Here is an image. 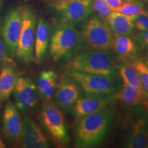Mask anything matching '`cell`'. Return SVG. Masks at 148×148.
<instances>
[{
    "mask_svg": "<svg viewBox=\"0 0 148 148\" xmlns=\"http://www.w3.org/2000/svg\"><path fill=\"white\" fill-rule=\"evenodd\" d=\"M112 115V109L106 107L79 120L75 127L76 147L89 148L100 145L106 137Z\"/></svg>",
    "mask_w": 148,
    "mask_h": 148,
    "instance_id": "6da1fadb",
    "label": "cell"
},
{
    "mask_svg": "<svg viewBox=\"0 0 148 148\" xmlns=\"http://www.w3.org/2000/svg\"><path fill=\"white\" fill-rule=\"evenodd\" d=\"M66 69L84 73L112 76L115 67L112 59L106 51L88 49L81 51L66 64Z\"/></svg>",
    "mask_w": 148,
    "mask_h": 148,
    "instance_id": "7a4b0ae2",
    "label": "cell"
},
{
    "mask_svg": "<svg viewBox=\"0 0 148 148\" xmlns=\"http://www.w3.org/2000/svg\"><path fill=\"white\" fill-rule=\"evenodd\" d=\"M40 119L53 143L58 147L69 145V136L60 108L51 100L45 99L42 103Z\"/></svg>",
    "mask_w": 148,
    "mask_h": 148,
    "instance_id": "3957f363",
    "label": "cell"
},
{
    "mask_svg": "<svg viewBox=\"0 0 148 148\" xmlns=\"http://www.w3.org/2000/svg\"><path fill=\"white\" fill-rule=\"evenodd\" d=\"M21 10L22 27L15 57L21 63L27 64L34 60L36 17L34 11L29 7H22Z\"/></svg>",
    "mask_w": 148,
    "mask_h": 148,
    "instance_id": "277c9868",
    "label": "cell"
},
{
    "mask_svg": "<svg viewBox=\"0 0 148 148\" xmlns=\"http://www.w3.org/2000/svg\"><path fill=\"white\" fill-rule=\"evenodd\" d=\"M80 34L73 23L64 19L53 31L50 42V53L57 62L66 56L78 45Z\"/></svg>",
    "mask_w": 148,
    "mask_h": 148,
    "instance_id": "5b68a950",
    "label": "cell"
},
{
    "mask_svg": "<svg viewBox=\"0 0 148 148\" xmlns=\"http://www.w3.org/2000/svg\"><path fill=\"white\" fill-rule=\"evenodd\" d=\"M64 74L71 77L88 95L103 96L114 91L112 76L66 69Z\"/></svg>",
    "mask_w": 148,
    "mask_h": 148,
    "instance_id": "8992f818",
    "label": "cell"
},
{
    "mask_svg": "<svg viewBox=\"0 0 148 148\" xmlns=\"http://www.w3.org/2000/svg\"><path fill=\"white\" fill-rule=\"evenodd\" d=\"M84 38L90 49L108 51L112 48V36L108 24L97 16L90 18L82 31Z\"/></svg>",
    "mask_w": 148,
    "mask_h": 148,
    "instance_id": "52a82bcc",
    "label": "cell"
},
{
    "mask_svg": "<svg viewBox=\"0 0 148 148\" xmlns=\"http://www.w3.org/2000/svg\"><path fill=\"white\" fill-rule=\"evenodd\" d=\"M23 120L18 109L10 101H7L2 116V132L5 140L12 145H20Z\"/></svg>",
    "mask_w": 148,
    "mask_h": 148,
    "instance_id": "ba28073f",
    "label": "cell"
},
{
    "mask_svg": "<svg viewBox=\"0 0 148 148\" xmlns=\"http://www.w3.org/2000/svg\"><path fill=\"white\" fill-rule=\"evenodd\" d=\"M21 8H14L7 12L1 27V36L6 45L9 56L12 58L16 56L18 38L22 27Z\"/></svg>",
    "mask_w": 148,
    "mask_h": 148,
    "instance_id": "9c48e42d",
    "label": "cell"
},
{
    "mask_svg": "<svg viewBox=\"0 0 148 148\" xmlns=\"http://www.w3.org/2000/svg\"><path fill=\"white\" fill-rule=\"evenodd\" d=\"M12 92L15 106L18 110H31L38 103L36 86L30 77L18 76Z\"/></svg>",
    "mask_w": 148,
    "mask_h": 148,
    "instance_id": "30bf717a",
    "label": "cell"
},
{
    "mask_svg": "<svg viewBox=\"0 0 148 148\" xmlns=\"http://www.w3.org/2000/svg\"><path fill=\"white\" fill-rule=\"evenodd\" d=\"M91 0H56L53 7L71 23L84 20L90 12Z\"/></svg>",
    "mask_w": 148,
    "mask_h": 148,
    "instance_id": "8fae6325",
    "label": "cell"
},
{
    "mask_svg": "<svg viewBox=\"0 0 148 148\" xmlns=\"http://www.w3.org/2000/svg\"><path fill=\"white\" fill-rule=\"evenodd\" d=\"M79 94L77 83L66 74H61L54 95L56 104L62 110L69 111L79 98Z\"/></svg>",
    "mask_w": 148,
    "mask_h": 148,
    "instance_id": "7c38bea8",
    "label": "cell"
},
{
    "mask_svg": "<svg viewBox=\"0 0 148 148\" xmlns=\"http://www.w3.org/2000/svg\"><path fill=\"white\" fill-rule=\"evenodd\" d=\"M21 144L24 148H47L49 143L45 133L28 116H24Z\"/></svg>",
    "mask_w": 148,
    "mask_h": 148,
    "instance_id": "4fadbf2b",
    "label": "cell"
},
{
    "mask_svg": "<svg viewBox=\"0 0 148 148\" xmlns=\"http://www.w3.org/2000/svg\"><path fill=\"white\" fill-rule=\"evenodd\" d=\"M110 101V98L98 95L79 98L73 106L75 124L84 116L105 108Z\"/></svg>",
    "mask_w": 148,
    "mask_h": 148,
    "instance_id": "5bb4252c",
    "label": "cell"
},
{
    "mask_svg": "<svg viewBox=\"0 0 148 148\" xmlns=\"http://www.w3.org/2000/svg\"><path fill=\"white\" fill-rule=\"evenodd\" d=\"M124 146L127 148L148 147V121L139 117L132 123Z\"/></svg>",
    "mask_w": 148,
    "mask_h": 148,
    "instance_id": "9a60e30c",
    "label": "cell"
},
{
    "mask_svg": "<svg viewBox=\"0 0 148 148\" xmlns=\"http://www.w3.org/2000/svg\"><path fill=\"white\" fill-rule=\"evenodd\" d=\"M18 77L15 62L3 66L0 70V101L8 100Z\"/></svg>",
    "mask_w": 148,
    "mask_h": 148,
    "instance_id": "2e32d148",
    "label": "cell"
},
{
    "mask_svg": "<svg viewBox=\"0 0 148 148\" xmlns=\"http://www.w3.org/2000/svg\"><path fill=\"white\" fill-rule=\"evenodd\" d=\"M49 40V27L43 17L38 18L36 24L34 42V59L37 63L41 62L47 53Z\"/></svg>",
    "mask_w": 148,
    "mask_h": 148,
    "instance_id": "e0dca14e",
    "label": "cell"
},
{
    "mask_svg": "<svg viewBox=\"0 0 148 148\" xmlns=\"http://www.w3.org/2000/svg\"><path fill=\"white\" fill-rule=\"evenodd\" d=\"M136 15H128L112 10L108 18V24L114 34L129 36L134 29Z\"/></svg>",
    "mask_w": 148,
    "mask_h": 148,
    "instance_id": "ac0fdd59",
    "label": "cell"
},
{
    "mask_svg": "<svg viewBox=\"0 0 148 148\" xmlns=\"http://www.w3.org/2000/svg\"><path fill=\"white\" fill-rule=\"evenodd\" d=\"M58 79L57 73L52 70L40 72L37 79V88L42 98L51 100L56 91Z\"/></svg>",
    "mask_w": 148,
    "mask_h": 148,
    "instance_id": "d6986e66",
    "label": "cell"
},
{
    "mask_svg": "<svg viewBox=\"0 0 148 148\" xmlns=\"http://www.w3.org/2000/svg\"><path fill=\"white\" fill-rule=\"evenodd\" d=\"M114 97L123 103L127 105H136L148 97V95L144 90L125 84L114 94Z\"/></svg>",
    "mask_w": 148,
    "mask_h": 148,
    "instance_id": "ffe728a7",
    "label": "cell"
},
{
    "mask_svg": "<svg viewBox=\"0 0 148 148\" xmlns=\"http://www.w3.org/2000/svg\"><path fill=\"white\" fill-rule=\"evenodd\" d=\"M112 48L122 60H127L136 52V46L134 41L125 35L114 34Z\"/></svg>",
    "mask_w": 148,
    "mask_h": 148,
    "instance_id": "44dd1931",
    "label": "cell"
},
{
    "mask_svg": "<svg viewBox=\"0 0 148 148\" xmlns=\"http://www.w3.org/2000/svg\"><path fill=\"white\" fill-rule=\"evenodd\" d=\"M119 70V75L123 79V83L144 90L138 72L132 64H123L120 66Z\"/></svg>",
    "mask_w": 148,
    "mask_h": 148,
    "instance_id": "7402d4cb",
    "label": "cell"
},
{
    "mask_svg": "<svg viewBox=\"0 0 148 148\" xmlns=\"http://www.w3.org/2000/svg\"><path fill=\"white\" fill-rule=\"evenodd\" d=\"M112 10L117 11L128 15H148V11L143 8V5L132 1L123 3L120 6L112 9Z\"/></svg>",
    "mask_w": 148,
    "mask_h": 148,
    "instance_id": "603a6c76",
    "label": "cell"
},
{
    "mask_svg": "<svg viewBox=\"0 0 148 148\" xmlns=\"http://www.w3.org/2000/svg\"><path fill=\"white\" fill-rule=\"evenodd\" d=\"M92 7L101 19L108 23V18L112 12V8L107 0H92Z\"/></svg>",
    "mask_w": 148,
    "mask_h": 148,
    "instance_id": "cb8c5ba5",
    "label": "cell"
},
{
    "mask_svg": "<svg viewBox=\"0 0 148 148\" xmlns=\"http://www.w3.org/2000/svg\"><path fill=\"white\" fill-rule=\"evenodd\" d=\"M137 71L143 87L148 95V67L145 62L139 60H135L131 63Z\"/></svg>",
    "mask_w": 148,
    "mask_h": 148,
    "instance_id": "d4e9b609",
    "label": "cell"
},
{
    "mask_svg": "<svg viewBox=\"0 0 148 148\" xmlns=\"http://www.w3.org/2000/svg\"><path fill=\"white\" fill-rule=\"evenodd\" d=\"M13 58L9 56L6 45L1 34H0V68L9 63H13Z\"/></svg>",
    "mask_w": 148,
    "mask_h": 148,
    "instance_id": "484cf974",
    "label": "cell"
},
{
    "mask_svg": "<svg viewBox=\"0 0 148 148\" xmlns=\"http://www.w3.org/2000/svg\"><path fill=\"white\" fill-rule=\"evenodd\" d=\"M134 27L140 32L148 30V15H136L134 21Z\"/></svg>",
    "mask_w": 148,
    "mask_h": 148,
    "instance_id": "4316f807",
    "label": "cell"
},
{
    "mask_svg": "<svg viewBox=\"0 0 148 148\" xmlns=\"http://www.w3.org/2000/svg\"><path fill=\"white\" fill-rule=\"evenodd\" d=\"M136 39L142 45L148 47V30L141 32V33L137 34Z\"/></svg>",
    "mask_w": 148,
    "mask_h": 148,
    "instance_id": "83f0119b",
    "label": "cell"
},
{
    "mask_svg": "<svg viewBox=\"0 0 148 148\" xmlns=\"http://www.w3.org/2000/svg\"><path fill=\"white\" fill-rule=\"evenodd\" d=\"M107 1H108V3H109V5H110L112 10V9L117 8V7L120 6V5L123 3V2H121L120 0H107Z\"/></svg>",
    "mask_w": 148,
    "mask_h": 148,
    "instance_id": "f1b7e54d",
    "label": "cell"
},
{
    "mask_svg": "<svg viewBox=\"0 0 148 148\" xmlns=\"http://www.w3.org/2000/svg\"><path fill=\"white\" fill-rule=\"evenodd\" d=\"M1 102L0 101V110H1ZM0 121H1V111H0ZM0 144H1V147H5L4 142H3V138H2V137H1V134H0Z\"/></svg>",
    "mask_w": 148,
    "mask_h": 148,
    "instance_id": "f546056e",
    "label": "cell"
},
{
    "mask_svg": "<svg viewBox=\"0 0 148 148\" xmlns=\"http://www.w3.org/2000/svg\"><path fill=\"white\" fill-rule=\"evenodd\" d=\"M2 5H3V0H0V10H1Z\"/></svg>",
    "mask_w": 148,
    "mask_h": 148,
    "instance_id": "4dcf8cb0",
    "label": "cell"
},
{
    "mask_svg": "<svg viewBox=\"0 0 148 148\" xmlns=\"http://www.w3.org/2000/svg\"><path fill=\"white\" fill-rule=\"evenodd\" d=\"M145 64H146V65H147V66L148 67V58H147V60H146Z\"/></svg>",
    "mask_w": 148,
    "mask_h": 148,
    "instance_id": "1f68e13d",
    "label": "cell"
},
{
    "mask_svg": "<svg viewBox=\"0 0 148 148\" xmlns=\"http://www.w3.org/2000/svg\"><path fill=\"white\" fill-rule=\"evenodd\" d=\"M143 1H145L146 3H147V4H148V0H143Z\"/></svg>",
    "mask_w": 148,
    "mask_h": 148,
    "instance_id": "d6a6232c",
    "label": "cell"
},
{
    "mask_svg": "<svg viewBox=\"0 0 148 148\" xmlns=\"http://www.w3.org/2000/svg\"><path fill=\"white\" fill-rule=\"evenodd\" d=\"M0 147H1V144H0Z\"/></svg>",
    "mask_w": 148,
    "mask_h": 148,
    "instance_id": "836d02e7",
    "label": "cell"
}]
</instances>
